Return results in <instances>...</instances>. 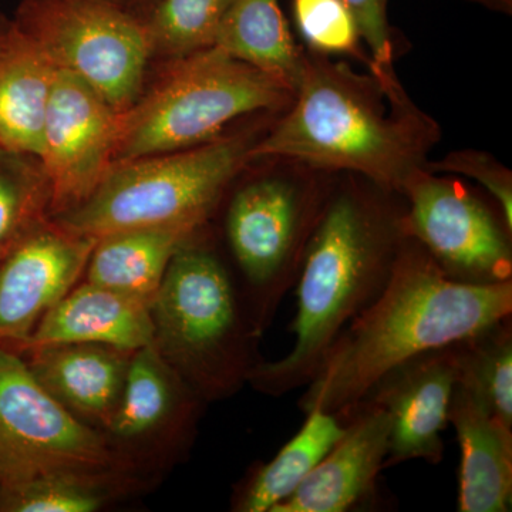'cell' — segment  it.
I'll list each match as a JSON object with an SVG mask.
<instances>
[{
  "mask_svg": "<svg viewBox=\"0 0 512 512\" xmlns=\"http://www.w3.org/2000/svg\"><path fill=\"white\" fill-rule=\"evenodd\" d=\"M234 2L156 0L143 18L153 59H178L214 46Z\"/></svg>",
  "mask_w": 512,
  "mask_h": 512,
  "instance_id": "cell-26",
  "label": "cell"
},
{
  "mask_svg": "<svg viewBox=\"0 0 512 512\" xmlns=\"http://www.w3.org/2000/svg\"><path fill=\"white\" fill-rule=\"evenodd\" d=\"M133 353L90 343H60L20 355L57 402L101 431L120 402Z\"/></svg>",
  "mask_w": 512,
  "mask_h": 512,
  "instance_id": "cell-17",
  "label": "cell"
},
{
  "mask_svg": "<svg viewBox=\"0 0 512 512\" xmlns=\"http://www.w3.org/2000/svg\"><path fill=\"white\" fill-rule=\"evenodd\" d=\"M403 228L450 281H512V229L501 212L454 178L420 170L402 192Z\"/></svg>",
  "mask_w": 512,
  "mask_h": 512,
  "instance_id": "cell-10",
  "label": "cell"
},
{
  "mask_svg": "<svg viewBox=\"0 0 512 512\" xmlns=\"http://www.w3.org/2000/svg\"><path fill=\"white\" fill-rule=\"evenodd\" d=\"M458 382L512 429L511 316L457 342Z\"/></svg>",
  "mask_w": 512,
  "mask_h": 512,
  "instance_id": "cell-25",
  "label": "cell"
},
{
  "mask_svg": "<svg viewBox=\"0 0 512 512\" xmlns=\"http://www.w3.org/2000/svg\"><path fill=\"white\" fill-rule=\"evenodd\" d=\"M255 141L238 134L188 150L117 161L86 201L52 220L96 239L133 228L207 225L229 185L251 163Z\"/></svg>",
  "mask_w": 512,
  "mask_h": 512,
  "instance_id": "cell-6",
  "label": "cell"
},
{
  "mask_svg": "<svg viewBox=\"0 0 512 512\" xmlns=\"http://www.w3.org/2000/svg\"><path fill=\"white\" fill-rule=\"evenodd\" d=\"M458 382L457 343L430 350L386 373L365 399L389 417V453L384 470L407 461L440 464L443 431Z\"/></svg>",
  "mask_w": 512,
  "mask_h": 512,
  "instance_id": "cell-13",
  "label": "cell"
},
{
  "mask_svg": "<svg viewBox=\"0 0 512 512\" xmlns=\"http://www.w3.org/2000/svg\"><path fill=\"white\" fill-rule=\"evenodd\" d=\"M298 433L268 463H258L235 488L232 511L274 512L291 498L303 481L345 433L336 414L313 409L305 413Z\"/></svg>",
  "mask_w": 512,
  "mask_h": 512,
  "instance_id": "cell-21",
  "label": "cell"
},
{
  "mask_svg": "<svg viewBox=\"0 0 512 512\" xmlns=\"http://www.w3.org/2000/svg\"><path fill=\"white\" fill-rule=\"evenodd\" d=\"M204 228L201 224L160 225L104 235L97 239L87 262L86 281L151 303L171 259Z\"/></svg>",
  "mask_w": 512,
  "mask_h": 512,
  "instance_id": "cell-20",
  "label": "cell"
},
{
  "mask_svg": "<svg viewBox=\"0 0 512 512\" xmlns=\"http://www.w3.org/2000/svg\"><path fill=\"white\" fill-rule=\"evenodd\" d=\"M57 67L13 23L0 43V147L40 157Z\"/></svg>",
  "mask_w": 512,
  "mask_h": 512,
  "instance_id": "cell-19",
  "label": "cell"
},
{
  "mask_svg": "<svg viewBox=\"0 0 512 512\" xmlns=\"http://www.w3.org/2000/svg\"><path fill=\"white\" fill-rule=\"evenodd\" d=\"M52 218V191L39 157L0 147V258Z\"/></svg>",
  "mask_w": 512,
  "mask_h": 512,
  "instance_id": "cell-24",
  "label": "cell"
},
{
  "mask_svg": "<svg viewBox=\"0 0 512 512\" xmlns=\"http://www.w3.org/2000/svg\"><path fill=\"white\" fill-rule=\"evenodd\" d=\"M60 343H90L128 352L154 345L150 302L84 281L43 316L15 352Z\"/></svg>",
  "mask_w": 512,
  "mask_h": 512,
  "instance_id": "cell-16",
  "label": "cell"
},
{
  "mask_svg": "<svg viewBox=\"0 0 512 512\" xmlns=\"http://www.w3.org/2000/svg\"><path fill=\"white\" fill-rule=\"evenodd\" d=\"M56 470H131L100 430L57 402L0 346V485Z\"/></svg>",
  "mask_w": 512,
  "mask_h": 512,
  "instance_id": "cell-9",
  "label": "cell"
},
{
  "mask_svg": "<svg viewBox=\"0 0 512 512\" xmlns=\"http://www.w3.org/2000/svg\"><path fill=\"white\" fill-rule=\"evenodd\" d=\"M329 57L305 52L288 111L255 141L249 161L292 160L315 170L348 171L402 197L439 143V124L406 92L389 93L372 74Z\"/></svg>",
  "mask_w": 512,
  "mask_h": 512,
  "instance_id": "cell-2",
  "label": "cell"
},
{
  "mask_svg": "<svg viewBox=\"0 0 512 512\" xmlns=\"http://www.w3.org/2000/svg\"><path fill=\"white\" fill-rule=\"evenodd\" d=\"M10 25H12V20L5 18V16L0 13V43H2L5 36L8 35Z\"/></svg>",
  "mask_w": 512,
  "mask_h": 512,
  "instance_id": "cell-32",
  "label": "cell"
},
{
  "mask_svg": "<svg viewBox=\"0 0 512 512\" xmlns=\"http://www.w3.org/2000/svg\"><path fill=\"white\" fill-rule=\"evenodd\" d=\"M293 94L215 46L165 60L154 83L121 113L114 163L211 143L239 117L288 107Z\"/></svg>",
  "mask_w": 512,
  "mask_h": 512,
  "instance_id": "cell-5",
  "label": "cell"
},
{
  "mask_svg": "<svg viewBox=\"0 0 512 512\" xmlns=\"http://www.w3.org/2000/svg\"><path fill=\"white\" fill-rule=\"evenodd\" d=\"M101 2L109 3L111 6H116L130 15L137 16L138 19L143 20L147 15L151 6L156 3V0H101Z\"/></svg>",
  "mask_w": 512,
  "mask_h": 512,
  "instance_id": "cell-30",
  "label": "cell"
},
{
  "mask_svg": "<svg viewBox=\"0 0 512 512\" xmlns=\"http://www.w3.org/2000/svg\"><path fill=\"white\" fill-rule=\"evenodd\" d=\"M448 423L460 446L458 511L507 512L512 503V429L457 382Z\"/></svg>",
  "mask_w": 512,
  "mask_h": 512,
  "instance_id": "cell-18",
  "label": "cell"
},
{
  "mask_svg": "<svg viewBox=\"0 0 512 512\" xmlns=\"http://www.w3.org/2000/svg\"><path fill=\"white\" fill-rule=\"evenodd\" d=\"M424 170L434 174H457L473 178L497 202L505 224L512 229V173L485 151H451L439 161H427Z\"/></svg>",
  "mask_w": 512,
  "mask_h": 512,
  "instance_id": "cell-29",
  "label": "cell"
},
{
  "mask_svg": "<svg viewBox=\"0 0 512 512\" xmlns=\"http://www.w3.org/2000/svg\"><path fill=\"white\" fill-rule=\"evenodd\" d=\"M131 470H56L0 485V512H93L136 484Z\"/></svg>",
  "mask_w": 512,
  "mask_h": 512,
  "instance_id": "cell-23",
  "label": "cell"
},
{
  "mask_svg": "<svg viewBox=\"0 0 512 512\" xmlns=\"http://www.w3.org/2000/svg\"><path fill=\"white\" fill-rule=\"evenodd\" d=\"M12 20L57 69L120 113L146 89L153 53L137 16L101 0H22Z\"/></svg>",
  "mask_w": 512,
  "mask_h": 512,
  "instance_id": "cell-8",
  "label": "cell"
},
{
  "mask_svg": "<svg viewBox=\"0 0 512 512\" xmlns=\"http://www.w3.org/2000/svg\"><path fill=\"white\" fill-rule=\"evenodd\" d=\"M202 232L171 259L150 311L154 348L207 403L238 392L264 359L237 282Z\"/></svg>",
  "mask_w": 512,
  "mask_h": 512,
  "instance_id": "cell-4",
  "label": "cell"
},
{
  "mask_svg": "<svg viewBox=\"0 0 512 512\" xmlns=\"http://www.w3.org/2000/svg\"><path fill=\"white\" fill-rule=\"evenodd\" d=\"M338 417L345 421L343 436L274 512H348L376 507L379 477L389 453V417L369 400Z\"/></svg>",
  "mask_w": 512,
  "mask_h": 512,
  "instance_id": "cell-15",
  "label": "cell"
},
{
  "mask_svg": "<svg viewBox=\"0 0 512 512\" xmlns=\"http://www.w3.org/2000/svg\"><path fill=\"white\" fill-rule=\"evenodd\" d=\"M215 47L292 87L305 63L289 30L281 0H235L218 30Z\"/></svg>",
  "mask_w": 512,
  "mask_h": 512,
  "instance_id": "cell-22",
  "label": "cell"
},
{
  "mask_svg": "<svg viewBox=\"0 0 512 512\" xmlns=\"http://www.w3.org/2000/svg\"><path fill=\"white\" fill-rule=\"evenodd\" d=\"M292 16L309 52L353 56L370 67L359 25L342 0H292Z\"/></svg>",
  "mask_w": 512,
  "mask_h": 512,
  "instance_id": "cell-27",
  "label": "cell"
},
{
  "mask_svg": "<svg viewBox=\"0 0 512 512\" xmlns=\"http://www.w3.org/2000/svg\"><path fill=\"white\" fill-rule=\"evenodd\" d=\"M393 195L355 183L330 190L295 282V343L252 369L248 383L259 393L279 397L309 384L340 333L383 292L407 238Z\"/></svg>",
  "mask_w": 512,
  "mask_h": 512,
  "instance_id": "cell-3",
  "label": "cell"
},
{
  "mask_svg": "<svg viewBox=\"0 0 512 512\" xmlns=\"http://www.w3.org/2000/svg\"><path fill=\"white\" fill-rule=\"evenodd\" d=\"M202 403L154 345L147 346L131 356L120 402L101 431L131 464L133 451L187 443Z\"/></svg>",
  "mask_w": 512,
  "mask_h": 512,
  "instance_id": "cell-14",
  "label": "cell"
},
{
  "mask_svg": "<svg viewBox=\"0 0 512 512\" xmlns=\"http://www.w3.org/2000/svg\"><path fill=\"white\" fill-rule=\"evenodd\" d=\"M330 190L295 175H265L229 201L225 237L239 288L259 335L271 325L298 279L303 254Z\"/></svg>",
  "mask_w": 512,
  "mask_h": 512,
  "instance_id": "cell-7",
  "label": "cell"
},
{
  "mask_svg": "<svg viewBox=\"0 0 512 512\" xmlns=\"http://www.w3.org/2000/svg\"><path fill=\"white\" fill-rule=\"evenodd\" d=\"M355 16L370 59V74L389 93L403 92L394 72V30L387 18L389 0H342Z\"/></svg>",
  "mask_w": 512,
  "mask_h": 512,
  "instance_id": "cell-28",
  "label": "cell"
},
{
  "mask_svg": "<svg viewBox=\"0 0 512 512\" xmlns=\"http://www.w3.org/2000/svg\"><path fill=\"white\" fill-rule=\"evenodd\" d=\"M121 113L79 77L57 69L40 161L52 191V217L79 207L114 163Z\"/></svg>",
  "mask_w": 512,
  "mask_h": 512,
  "instance_id": "cell-11",
  "label": "cell"
},
{
  "mask_svg": "<svg viewBox=\"0 0 512 512\" xmlns=\"http://www.w3.org/2000/svg\"><path fill=\"white\" fill-rule=\"evenodd\" d=\"M511 315L512 281H450L419 242L406 238L383 292L330 346L299 407L343 416L394 367Z\"/></svg>",
  "mask_w": 512,
  "mask_h": 512,
  "instance_id": "cell-1",
  "label": "cell"
},
{
  "mask_svg": "<svg viewBox=\"0 0 512 512\" xmlns=\"http://www.w3.org/2000/svg\"><path fill=\"white\" fill-rule=\"evenodd\" d=\"M470 2L478 3L484 8L504 13V15H511L512 13V0H470Z\"/></svg>",
  "mask_w": 512,
  "mask_h": 512,
  "instance_id": "cell-31",
  "label": "cell"
},
{
  "mask_svg": "<svg viewBox=\"0 0 512 512\" xmlns=\"http://www.w3.org/2000/svg\"><path fill=\"white\" fill-rule=\"evenodd\" d=\"M97 239L52 218L0 258V346L16 350L86 271Z\"/></svg>",
  "mask_w": 512,
  "mask_h": 512,
  "instance_id": "cell-12",
  "label": "cell"
}]
</instances>
